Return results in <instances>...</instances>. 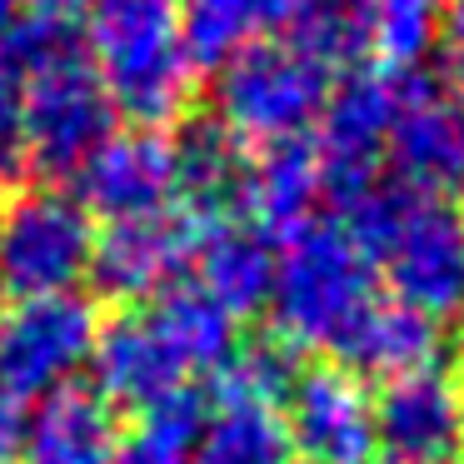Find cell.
Wrapping results in <instances>:
<instances>
[{
	"label": "cell",
	"instance_id": "6da1fadb",
	"mask_svg": "<svg viewBox=\"0 0 464 464\" xmlns=\"http://www.w3.org/2000/svg\"><path fill=\"white\" fill-rule=\"evenodd\" d=\"M91 65L111 95L115 115H130L140 130L180 121L195 95V65L185 51L175 0H91L85 5Z\"/></svg>",
	"mask_w": 464,
	"mask_h": 464
},
{
	"label": "cell",
	"instance_id": "7a4b0ae2",
	"mask_svg": "<svg viewBox=\"0 0 464 464\" xmlns=\"http://www.w3.org/2000/svg\"><path fill=\"white\" fill-rule=\"evenodd\" d=\"M380 300V275L340 225L300 230L275 255L270 310L275 334L290 350H334L370 304Z\"/></svg>",
	"mask_w": 464,
	"mask_h": 464
},
{
	"label": "cell",
	"instance_id": "3957f363",
	"mask_svg": "<svg viewBox=\"0 0 464 464\" xmlns=\"http://www.w3.org/2000/svg\"><path fill=\"white\" fill-rule=\"evenodd\" d=\"M330 71L290 41H255L235 51L215 75V121L240 145L304 140L324 111Z\"/></svg>",
	"mask_w": 464,
	"mask_h": 464
},
{
	"label": "cell",
	"instance_id": "277c9868",
	"mask_svg": "<svg viewBox=\"0 0 464 464\" xmlns=\"http://www.w3.org/2000/svg\"><path fill=\"white\" fill-rule=\"evenodd\" d=\"M95 334L101 310L81 290L11 300L0 310V400L21 410L55 390H71V380L95 354Z\"/></svg>",
	"mask_w": 464,
	"mask_h": 464
},
{
	"label": "cell",
	"instance_id": "5b68a950",
	"mask_svg": "<svg viewBox=\"0 0 464 464\" xmlns=\"http://www.w3.org/2000/svg\"><path fill=\"white\" fill-rule=\"evenodd\" d=\"M95 220L65 190H21L0 205V295L41 300L81 290Z\"/></svg>",
	"mask_w": 464,
	"mask_h": 464
},
{
	"label": "cell",
	"instance_id": "8992f818",
	"mask_svg": "<svg viewBox=\"0 0 464 464\" xmlns=\"http://www.w3.org/2000/svg\"><path fill=\"white\" fill-rule=\"evenodd\" d=\"M115 121L121 115L81 45L25 75V160L51 180H71L85 155L115 135Z\"/></svg>",
	"mask_w": 464,
	"mask_h": 464
},
{
	"label": "cell",
	"instance_id": "52a82bcc",
	"mask_svg": "<svg viewBox=\"0 0 464 464\" xmlns=\"http://www.w3.org/2000/svg\"><path fill=\"white\" fill-rule=\"evenodd\" d=\"M404 105V71L354 65L344 81H330L320 111V185L334 205H350L364 185L380 180V155Z\"/></svg>",
	"mask_w": 464,
	"mask_h": 464
},
{
	"label": "cell",
	"instance_id": "ba28073f",
	"mask_svg": "<svg viewBox=\"0 0 464 464\" xmlns=\"http://www.w3.org/2000/svg\"><path fill=\"white\" fill-rule=\"evenodd\" d=\"M75 205L85 215H101L111 225L145 220V215L175 210V150L165 130H115L95 155H85V165L71 175Z\"/></svg>",
	"mask_w": 464,
	"mask_h": 464
},
{
	"label": "cell",
	"instance_id": "9c48e42d",
	"mask_svg": "<svg viewBox=\"0 0 464 464\" xmlns=\"http://www.w3.org/2000/svg\"><path fill=\"white\" fill-rule=\"evenodd\" d=\"M195 240H200V215L190 210H160L145 220L111 225L105 235H95L85 280L95 285V295L115 304L155 300L190 270Z\"/></svg>",
	"mask_w": 464,
	"mask_h": 464
},
{
	"label": "cell",
	"instance_id": "30bf717a",
	"mask_svg": "<svg viewBox=\"0 0 464 464\" xmlns=\"http://www.w3.org/2000/svg\"><path fill=\"white\" fill-rule=\"evenodd\" d=\"M400 304L434 324L464 310V215L444 195H424L394 245L380 255Z\"/></svg>",
	"mask_w": 464,
	"mask_h": 464
},
{
	"label": "cell",
	"instance_id": "8fae6325",
	"mask_svg": "<svg viewBox=\"0 0 464 464\" xmlns=\"http://www.w3.org/2000/svg\"><path fill=\"white\" fill-rule=\"evenodd\" d=\"M295 459L304 464H374V400L364 380L340 364H310L300 370L290 400H285Z\"/></svg>",
	"mask_w": 464,
	"mask_h": 464
},
{
	"label": "cell",
	"instance_id": "7c38bea8",
	"mask_svg": "<svg viewBox=\"0 0 464 464\" xmlns=\"http://www.w3.org/2000/svg\"><path fill=\"white\" fill-rule=\"evenodd\" d=\"M394 175L430 195H444L450 185H464V101L444 91L430 71H404V105L390 130Z\"/></svg>",
	"mask_w": 464,
	"mask_h": 464
},
{
	"label": "cell",
	"instance_id": "4fadbf2b",
	"mask_svg": "<svg viewBox=\"0 0 464 464\" xmlns=\"http://www.w3.org/2000/svg\"><path fill=\"white\" fill-rule=\"evenodd\" d=\"M374 444L390 464H454L459 454V384L444 370L400 374L374 400Z\"/></svg>",
	"mask_w": 464,
	"mask_h": 464
},
{
	"label": "cell",
	"instance_id": "5bb4252c",
	"mask_svg": "<svg viewBox=\"0 0 464 464\" xmlns=\"http://www.w3.org/2000/svg\"><path fill=\"white\" fill-rule=\"evenodd\" d=\"M320 200H324V185H320V155H314V145L310 140L265 145V155L250 160L235 225L255 230L265 245L270 240L285 245L314 225Z\"/></svg>",
	"mask_w": 464,
	"mask_h": 464
},
{
	"label": "cell",
	"instance_id": "9a60e30c",
	"mask_svg": "<svg viewBox=\"0 0 464 464\" xmlns=\"http://www.w3.org/2000/svg\"><path fill=\"white\" fill-rule=\"evenodd\" d=\"M91 364H95V394H101L111 410L121 404V410H130V414H140L145 404H155L170 390L190 384L185 364L175 360L170 344L155 334V324L145 320V310H130V314H121V320L101 324Z\"/></svg>",
	"mask_w": 464,
	"mask_h": 464
},
{
	"label": "cell",
	"instance_id": "2e32d148",
	"mask_svg": "<svg viewBox=\"0 0 464 464\" xmlns=\"http://www.w3.org/2000/svg\"><path fill=\"white\" fill-rule=\"evenodd\" d=\"M121 420L95 390H55L21 424L25 464H121Z\"/></svg>",
	"mask_w": 464,
	"mask_h": 464
},
{
	"label": "cell",
	"instance_id": "e0dca14e",
	"mask_svg": "<svg viewBox=\"0 0 464 464\" xmlns=\"http://www.w3.org/2000/svg\"><path fill=\"white\" fill-rule=\"evenodd\" d=\"M175 150V185L185 195V210L200 220H235L240 190L250 175V145H240L215 115H190L170 135Z\"/></svg>",
	"mask_w": 464,
	"mask_h": 464
},
{
	"label": "cell",
	"instance_id": "ac0fdd59",
	"mask_svg": "<svg viewBox=\"0 0 464 464\" xmlns=\"http://www.w3.org/2000/svg\"><path fill=\"white\" fill-rule=\"evenodd\" d=\"M340 370H350L354 380H400L414 370H434V354H440V324L430 314L410 310L400 300H374L360 320L350 324L340 344Z\"/></svg>",
	"mask_w": 464,
	"mask_h": 464
},
{
	"label": "cell",
	"instance_id": "d6986e66",
	"mask_svg": "<svg viewBox=\"0 0 464 464\" xmlns=\"http://www.w3.org/2000/svg\"><path fill=\"white\" fill-rule=\"evenodd\" d=\"M195 290H205L230 320L260 314L270 304L275 285V255L255 230L235 220H200V240L190 255Z\"/></svg>",
	"mask_w": 464,
	"mask_h": 464
},
{
	"label": "cell",
	"instance_id": "ffe728a7",
	"mask_svg": "<svg viewBox=\"0 0 464 464\" xmlns=\"http://www.w3.org/2000/svg\"><path fill=\"white\" fill-rule=\"evenodd\" d=\"M145 320H150L155 334L170 344V354L185 364V374H200V370L220 374L225 360L235 354V344H240V330H235L230 314H225L205 290H195V285H185V280L155 295V300L145 304Z\"/></svg>",
	"mask_w": 464,
	"mask_h": 464
},
{
	"label": "cell",
	"instance_id": "44dd1931",
	"mask_svg": "<svg viewBox=\"0 0 464 464\" xmlns=\"http://www.w3.org/2000/svg\"><path fill=\"white\" fill-rule=\"evenodd\" d=\"M195 71H220L235 51L285 31L300 0H175Z\"/></svg>",
	"mask_w": 464,
	"mask_h": 464
},
{
	"label": "cell",
	"instance_id": "7402d4cb",
	"mask_svg": "<svg viewBox=\"0 0 464 464\" xmlns=\"http://www.w3.org/2000/svg\"><path fill=\"white\" fill-rule=\"evenodd\" d=\"M195 464H295L290 424L270 404H215Z\"/></svg>",
	"mask_w": 464,
	"mask_h": 464
},
{
	"label": "cell",
	"instance_id": "603a6c76",
	"mask_svg": "<svg viewBox=\"0 0 464 464\" xmlns=\"http://www.w3.org/2000/svg\"><path fill=\"white\" fill-rule=\"evenodd\" d=\"M205 420H210V400L195 384H180V390H170L165 400L145 404L135 414L130 434L121 440V459L125 464H185V459H195Z\"/></svg>",
	"mask_w": 464,
	"mask_h": 464
},
{
	"label": "cell",
	"instance_id": "cb8c5ba5",
	"mask_svg": "<svg viewBox=\"0 0 464 464\" xmlns=\"http://www.w3.org/2000/svg\"><path fill=\"white\" fill-rule=\"evenodd\" d=\"M285 41L314 65H360L370 55V5L364 0H300L285 25Z\"/></svg>",
	"mask_w": 464,
	"mask_h": 464
},
{
	"label": "cell",
	"instance_id": "d4e9b609",
	"mask_svg": "<svg viewBox=\"0 0 464 464\" xmlns=\"http://www.w3.org/2000/svg\"><path fill=\"white\" fill-rule=\"evenodd\" d=\"M295 380H300V364H295V350L280 340V334H255V340H240L235 354L225 360V370L215 374V400L220 404H270V410H285Z\"/></svg>",
	"mask_w": 464,
	"mask_h": 464
},
{
	"label": "cell",
	"instance_id": "484cf974",
	"mask_svg": "<svg viewBox=\"0 0 464 464\" xmlns=\"http://www.w3.org/2000/svg\"><path fill=\"white\" fill-rule=\"evenodd\" d=\"M370 5V55L384 71H420L440 45L444 0H364Z\"/></svg>",
	"mask_w": 464,
	"mask_h": 464
},
{
	"label": "cell",
	"instance_id": "4316f807",
	"mask_svg": "<svg viewBox=\"0 0 464 464\" xmlns=\"http://www.w3.org/2000/svg\"><path fill=\"white\" fill-rule=\"evenodd\" d=\"M25 165V75L0 55V175Z\"/></svg>",
	"mask_w": 464,
	"mask_h": 464
},
{
	"label": "cell",
	"instance_id": "83f0119b",
	"mask_svg": "<svg viewBox=\"0 0 464 464\" xmlns=\"http://www.w3.org/2000/svg\"><path fill=\"white\" fill-rule=\"evenodd\" d=\"M440 51H444V71H450V81H454V95L464 101V0L454 5V11H444Z\"/></svg>",
	"mask_w": 464,
	"mask_h": 464
},
{
	"label": "cell",
	"instance_id": "f1b7e54d",
	"mask_svg": "<svg viewBox=\"0 0 464 464\" xmlns=\"http://www.w3.org/2000/svg\"><path fill=\"white\" fill-rule=\"evenodd\" d=\"M15 450H21V410L0 400V464H11Z\"/></svg>",
	"mask_w": 464,
	"mask_h": 464
},
{
	"label": "cell",
	"instance_id": "f546056e",
	"mask_svg": "<svg viewBox=\"0 0 464 464\" xmlns=\"http://www.w3.org/2000/svg\"><path fill=\"white\" fill-rule=\"evenodd\" d=\"M91 0H25V11L35 15H55V21H75V15L85 11Z\"/></svg>",
	"mask_w": 464,
	"mask_h": 464
},
{
	"label": "cell",
	"instance_id": "4dcf8cb0",
	"mask_svg": "<svg viewBox=\"0 0 464 464\" xmlns=\"http://www.w3.org/2000/svg\"><path fill=\"white\" fill-rule=\"evenodd\" d=\"M25 11V0H0V41H5V31L15 25V15Z\"/></svg>",
	"mask_w": 464,
	"mask_h": 464
},
{
	"label": "cell",
	"instance_id": "1f68e13d",
	"mask_svg": "<svg viewBox=\"0 0 464 464\" xmlns=\"http://www.w3.org/2000/svg\"><path fill=\"white\" fill-rule=\"evenodd\" d=\"M459 454H464V390H459Z\"/></svg>",
	"mask_w": 464,
	"mask_h": 464
}]
</instances>
